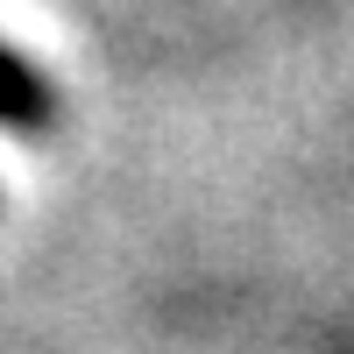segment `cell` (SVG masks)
<instances>
[{"label":"cell","mask_w":354,"mask_h":354,"mask_svg":"<svg viewBox=\"0 0 354 354\" xmlns=\"http://www.w3.org/2000/svg\"><path fill=\"white\" fill-rule=\"evenodd\" d=\"M0 128H15V135L57 128V85L28 64L15 43H0Z\"/></svg>","instance_id":"1"}]
</instances>
